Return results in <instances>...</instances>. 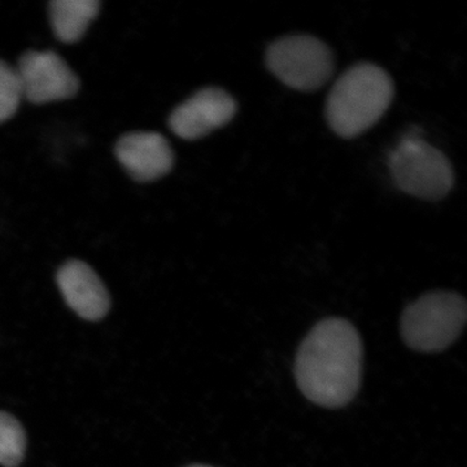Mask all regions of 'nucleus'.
I'll use <instances>...</instances> for the list:
<instances>
[{
	"mask_svg": "<svg viewBox=\"0 0 467 467\" xmlns=\"http://www.w3.org/2000/svg\"><path fill=\"white\" fill-rule=\"evenodd\" d=\"M187 467H212V466H208V465H192V466H187Z\"/></svg>",
	"mask_w": 467,
	"mask_h": 467,
	"instance_id": "obj_13",
	"label": "nucleus"
},
{
	"mask_svg": "<svg viewBox=\"0 0 467 467\" xmlns=\"http://www.w3.org/2000/svg\"><path fill=\"white\" fill-rule=\"evenodd\" d=\"M99 0H54L50 3L52 29L60 42L76 43L85 36L100 11Z\"/></svg>",
	"mask_w": 467,
	"mask_h": 467,
	"instance_id": "obj_10",
	"label": "nucleus"
},
{
	"mask_svg": "<svg viewBox=\"0 0 467 467\" xmlns=\"http://www.w3.org/2000/svg\"><path fill=\"white\" fill-rule=\"evenodd\" d=\"M26 451V430L16 418L0 411V465L17 467L23 462Z\"/></svg>",
	"mask_w": 467,
	"mask_h": 467,
	"instance_id": "obj_11",
	"label": "nucleus"
},
{
	"mask_svg": "<svg viewBox=\"0 0 467 467\" xmlns=\"http://www.w3.org/2000/svg\"><path fill=\"white\" fill-rule=\"evenodd\" d=\"M236 101L220 88H205L184 100L169 117V128L184 140H196L234 119Z\"/></svg>",
	"mask_w": 467,
	"mask_h": 467,
	"instance_id": "obj_7",
	"label": "nucleus"
},
{
	"mask_svg": "<svg viewBox=\"0 0 467 467\" xmlns=\"http://www.w3.org/2000/svg\"><path fill=\"white\" fill-rule=\"evenodd\" d=\"M395 95L391 77L374 64L359 63L335 82L326 100V119L342 138H356L382 119Z\"/></svg>",
	"mask_w": 467,
	"mask_h": 467,
	"instance_id": "obj_2",
	"label": "nucleus"
},
{
	"mask_svg": "<svg viewBox=\"0 0 467 467\" xmlns=\"http://www.w3.org/2000/svg\"><path fill=\"white\" fill-rule=\"evenodd\" d=\"M116 158L133 180L152 182L173 169L174 152L167 138L153 131L122 135L115 147Z\"/></svg>",
	"mask_w": 467,
	"mask_h": 467,
	"instance_id": "obj_8",
	"label": "nucleus"
},
{
	"mask_svg": "<svg viewBox=\"0 0 467 467\" xmlns=\"http://www.w3.org/2000/svg\"><path fill=\"white\" fill-rule=\"evenodd\" d=\"M15 70L23 99L34 104L70 99L81 86L67 61L54 51H27Z\"/></svg>",
	"mask_w": 467,
	"mask_h": 467,
	"instance_id": "obj_6",
	"label": "nucleus"
},
{
	"mask_svg": "<svg viewBox=\"0 0 467 467\" xmlns=\"http://www.w3.org/2000/svg\"><path fill=\"white\" fill-rule=\"evenodd\" d=\"M362 353L361 337L349 321H319L297 349L294 371L300 391L319 407H346L361 387Z\"/></svg>",
	"mask_w": 467,
	"mask_h": 467,
	"instance_id": "obj_1",
	"label": "nucleus"
},
{
	"mask_svg": "<svg viewBox=\"0 0 467 467\" xmlns=\"http://www.w3.org/2000/svg\"><path fill=\"white\" fill-rule=\"evenodd\" d=\"M270 72L288 88L315 91L333 76L334 55L325 42L310 36L276 39L266 51Z\"/></svg>",
	"mask_w": 467,
	"mask_h": 467,
	"instance_id": "obj_5",
	"label": "nucleus"
},
{
	"mask_svg": "<svg viewBox=\"0 0 467 467\" xmlns=\"http://www.w3.org/2000/svg\"><path fill=\"white\" fill-rule=\"evenodd\" d=\"M23 95L16 70L8 66L5 61L0 60V124L8 121L14 117L20 107Z\"/></svg>",
	"mask_w": 467,
	"mask_h": 467,
	"instance_id": "obj_12",
	"label": "nucleus"
},
{
	"mask_svg": "<svg viewBox=\"0 0 467 467\" xmlns=\"http://www.w3.org/2000/svg\"><path fill=\"white\" fill-rule=\"evenodd\" d=\"M389 167L401 192L423 201L444 198L454 184L450 160L416 130L405 134L392 150Z\"/></svg>",
	"mask_w": 467,
	"mask_h": 467,
	"instance_id": "obj_4",
	"label": "nucleus"
},
{
	"mask_svg": "<svg viewBox=\"0 0 467 467\" xmlns=\"http://www.w3.org/2000/svg\"><path fill=\"white\" fill-rule=\"evenodd\" d=\"M57 284L69 308L86 321H99L110 308V296L95 270L84 261H67Z\"/></svg>",
	"mask_w": 467,
	"mask_h": 467,
	"instance_id": "obj_9",
	"label": "nucleus"
},
{
	"mask_svg": "<svg viewBox=\"0 0 467 467\" xmlns=\"http://www.w3.org/2000/svg\"><path fill=\"white\" fill-rule=\"evenodd\" d=\"M466 318V300L461 295L429 292L405 308L401 337L409 348L418 352H441L459 339Z\"/></svg>",
	"mask_w": 467,
	"mask_h": 467,
	"instance_id": "obj_3",
	"label": "nucleus"
}]
</instances>
